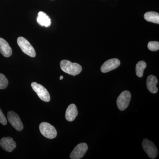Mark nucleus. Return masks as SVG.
Listing matches in <instances>:
<instances>
[{
	"label": "nucleus",
	"instance_id": "nucleus-6",
	"mask_svg": "<svg viewBox=\"0 0 159 159\" xmlns=\"http://www.w3.org/2000/svg\"><path fill=\"white\" fill-rule=\"evenodd\" d=\"M142 148L148 157L151 159H155L158 155V150L156 146L151 141L148 139L143 140L142 143Z\"/></svg>",
	"mask_w": 159,
	"mask_h": 159
},
{
	"label": "nucleus",
	"instance_id": "nucleus-17",
	"mask_svg": "<svg viewBox=\"0 0 159 159\" xmlns=\"http://www.w3.org/2000/svg\"><path fill=\"white\" fill-rule=\"evenodd\" d=\"M9 81L5 75L0 73V89H4L8 87Z\"/></svg>",
	"mask_w": 159,
	"mask_h": 159
},
{
	"label": "nucleus",
	"instance_id": "nucleus-2",
	"mask_svg": "<svg viewBox=\"0 0 159 159\" xmlns=\"http://www.w3.org/2000/svg\"><path fill=\"white\" fill-rule=\"evenodd\" d=\"M39 130L43 136L48 139H54L57 136V132L55 127L50 123L43 122L40 124Z\"/></svg>",
	"mask_w": 159,
	"mask_h": 159
},
{
	"label": "nucleus",
	"instance_id": "nucleus-14",
	"mask_svg": "<svg viewBox=\"0 0 159 159\" xmlns=\"http://www.w3.org/2000/svg\"><path fill=\"white\" fill-rule=\"evenodd\" d=\"M37 23L41 26L49 27L51 25V19L47 14L43 11H39L37 18Z\"/></svg>",
	"mask_w": 159,
	"mask_h": 159
},
{
	"label": "nucleus",
	"instance_id": "nucleus-11",
	"mask_svg": "<svg viewBox=\"0 0 159 159\" xmlns=\"http://www.w3.org/2000/svg\"><path fill=\"white\" fill-rule=\"evenodd\" d=\"M158 83V80L156 76L153 75L148 76L146 80V85L148 90L153 94L157 93L158 89L157 85Z\"/></svg>",
	"mask_w": 159,
	"mask_h": 159
},
{
	"label": "nucleus",
	"instance_id": "nucleus-9",
	"mask_svg": "<svg viewBox=\"0 0 159 159\" xmlns=\"http://www.w3.org/2000/svg\"><path fill=\"white\" fill-rule=\"evenodd\" d=\"M120 65V61L117 58H112L106 61L101 66V72L103 73H108L117 68Z\"/></svg>",
	"mask_w": 159,
	"mask_h": 159
},
{
	"label": "nucleus",
	"instance_id": "nucleus-16",
	"mask_svg": "<svg viewBox=\"0 0 159 159\" xmlns=\"http://www.w3.org/2000/svg\"><path fill=\"white\" fill-rule=\"evenodd\" d=\"M147 67L146 62L144 61L138 62L136 65V74L139 77H142L144 74V71Z\"/></svg>",
	"mask_w": 159,
	"mask_h": 159
},
{
	"label": "nucleus",
	"instance_id": "nucleus-20",
	"mask_svg": "<svg viewBox=\"0 0 159 159\" xmlns=\"http://www.w3.org/2000/svg\"><path fill=\"white\" fill-rule=\"evenodd\" d=\"M63 78V76H61L60 77V80H62Z\"/></svg>",
	"mask_w": 159,
	"mask_h": 159
},
{
	"label": "nucleus",
	"instance_id": "nucleus-15",
	"mask_svg": "<svg viewBox=\"0 0 159 159\" xmlns=\"http://www.w3.org/2000/svg\"><path fill=\"white\" fill-rule=\"evenodd\" d=\"M144 18L147 21L159 24V14L155 11H151L146 12L144 16Z\"/></svg>",
	"mask_w": 159,
	"mask_h": 159
},
{
	"label": "nucleus",
	"instance_id": "nucleus-12",
	"mask_svg": "<svg viewBox=\"0 0 159 159\" xmlns=\"http://www.w3.org/2000/svg\"><path fill=\"white\" fill-rule=\"evenodd\" d=\"M12 53V50L8 43L6 40L0 38V53L4 57H8L11 56Z\"/></svg>",
	"mask_w": 159,
	"mask_h": 159
},
{
	"label": "nucleus",
	"instance_id": "nucleus-3",
	"mask_svg": "<svg viewBox=\"0 0 159 159\" xmlns=\"http://www.w3.org/2000/svg\"><path fill=\"white\" fill-rule=\"evenodd\" d=\"M17 42L20 48L25 54L31 57H35L36 53L34 48L25 38L19 37L17 39Z\"/></svg>",
	"mask_w": 159,
	"mask_h": 159
},
{
	"label": "nucleus",
	"instance_id": "nucleus-10",
	"mask_svg": "<svg viewBox=\"0 0 159 159\" xmlns=\"http://www.w3.org/2000/svg\"><path fill=\"white\" fill-rule=\"evenodd\" d=\"M0 146L6 151L11 152L16 148V145L12 138L4 137L0 140Z\"/></svg>",
	"mask_w": 159,
	"mask_h": 159
},
{
	"label": "nucleus",
	"instance_id": "nucleus-13",
	"mask_svg": "<svg viewBox=\"0 0 159 159\" xmlns=\"http://www.w3.org/2000/svg\"><path fill=\"white\" fill-rule=\"evenodd\" d=\"M78 115V111L77 106L74 104H71L69 106L66 111V119L69 122H72Z\"/></svg>",
	"mask_w": 159,
	"mask_h": 159
},
{
	"label": "nucleus",
	"instance_id": "nucleus-18",
	"mask_svg": "<svg viewBox=\"0 0 159 159\" xmlns=\"http://www.w3.org/2000/svg\"><path fill=\"white\" fill-rule=\"evenodd\" d=\"M148 48L152 51H156L159 49V43L158 41H150L148 43Z\"/></svg>",
	"mask_w": 159,
	"mask_h": 159
},
{
	"label": "nucleus",
	"instance_id": "nucleus-8",
	"mask_svg": "<svg viewBox=\"0 0 159 159\" xmlns=\"http://www.w3.org/2000/svg\"><path fill=\"white\" fill-rule=\"evenodd\" d=\"M88 149V146L85 143H81L77 145L70 155L71 159H81L84 156Z\"/></svg>",
	"mask_w": 159,
	"mask_h": 159
},
{
	"label": "nucleus",
	"instance_id": "nucleus-7",
	"mask_svg": "<svg viewBox=\"0 0 159 159\" xmlns=\"http://www.w3.org/2000/svg\"><path fill=\"white\" fill-rule=\"evenodd\" d=\"M8 121L16 130L21 131L24 129L22 122L18 115L13 111H10L7 114Z\"/></svg>",
	"mask_w": 159,
	"mask_h": 159
},
{
	"label": "nucleus",
	"instance_id": "nucleus-5",
	"mask_svg": "<svg viewBox=\"0 0 159 159\" xmlns=\"http://www.w3.org/2000/svg\"><path fill=\"white\" fill-rule=\"evenodd\" d=\"M131 94L128 91L122 92L118 97L117 99V105L120 111H124L128 107L130 102Z\"/></svg>",
	"mask_w": 159,
	"mask_h": 159
},
{
	"label": "nucleus",
	"instance_id": "nucleus-1",
	"mask_svg": "<svg viewBox=\"0 0 159 159\" xmlns=\"http://www.w3.org/2000/svg\"><path fill=\"white\" fill-rule=\"evenodd\" d=\"M60 67L65 73L75 76L81 73L82 68L77 63H72L66 60H63L60 62Z\"/></svg>",
	"mask_w": 159,
	"mask_h": 159
},
{
	"label": "nucleus",
	"instance_id": "nucleus-4",
	"mask_svg": "<svg viewBox=\"0 0 159 159\" xmlns=\"http://www.w3.org/2000/svg\"><path fill=\"white\" fill-rule=\"evenodd\" d=\"M31 87L33 90L36 93L39 97L44 102H48L50 101L51 97L48 91L41 84L35 82L31 84Z\"/></svg>",
	"mask_w": 159,
	"mask_h": 159
},
{
	"label": "nucleus",
	"instance_id": "nucleus-19",
	"mask_svg": "<svg viewBox=\"0 0 159 159\" xmlns=\"http://www.w3.org/2000/svg\"><path fill=\"white\" fill-rule=\"evenodd\" d=\"M0 123L3 125H6L7 123V119L4 114L3 113L1 108H0Z\"/></svg>",
	"mask_w": 159,
	"mask_h": 159
}]
</instances>
